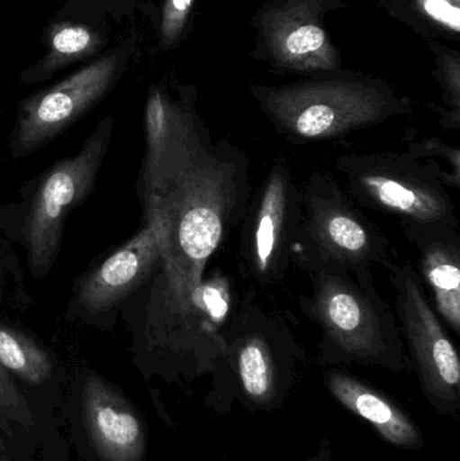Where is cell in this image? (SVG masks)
Returning a JSON list of instances; mask_svg holds the SVG:
<instances>
[{
    "mask_svg": "<svg viewBox=\"0 0 460 461\" xmlns=\"http://www.w3.org/2000/svg\"><path fill=\"white\" fill-rule=\"evenodd\" d=\"M302 461H337V459H335L329 441L323 440L320 446L318 447V449H316L311 456L305 457V459Z\"/></svg>",
    "mask_w": 460,
    "mask_h": 461,
    "instance_id": "24",
    "label": "cell"
},
{
    "mask_svg": "<svg viewBox=\"0 0 460 461\" xmlns=\"http://www.w3.org/2000/svg\"><path fill=\"white\" fill-rule=\"evenodd\" d=\"M137 5L138 0H64L57 15L108 23L134 15Z\"/></svg>",
    "mask_w": 460,
    "mask_h": 461,
    "instance_id": "18",
    "label": "cell"
},
{
    "mask_svg": "<svg viewBox=\"0 0 460 461\" xmlns=\"http://www.w3.org/2000/svg\"><path fill=\"white\" fill-rule=\"evenodd\" d=\"M312 285L300 297V311L320 330L316 363L412 370L396 314L381 297L373 273L356 274L332 263L302 262Z\"/></svg>",
    "mask_w": 460,
    "mask_h": 461,
    "instance_id": "3",
    "label": "cell"
},
{
    "mask_svg": "<svg viewBox=\"0 0 460 461\" xmlns=\"http://www.w3.org/2000/svg\"><path fill=\"white\" fill-rule=\"evenodd\" d=\"M0 366L29 384H42L53 374L48 352L29 336L0 322Z\"/></svg>",
    "mask_w": 460,
    "mask_h": 461,
    "instance_id": "17",
    "label": "cell"
},
{
    "mask_svg": "<svg viewBox=\"0 0 460 461\" xmlns=\"http://www.w3.org/2000/svg\"><path fill=\"white\" fill-rule=\"evenodd\" d=\"M323 384L337 402L372 425L389 446L404 451L423 449V430L391 395L340 367L324 368Z\"/></svg>",
    "mask_w": 460,
    "mask_h": 461,
    "instance_id": "15",
    "label": "cell"
},
{
    "mask_svg": "<svg viewBox=\"0 0 460 461\" xmlns=\"http://www.w3.org/2000/svg\"><path fill=\"white\" fill-rule=\"evenodd\" d=\"M408 154L419 159L431 158L437 161V158L445 159L454 175L460 178V150L458 146L448 145L437 138H431V140H419V142H412L408 145Z\"/></svg>",
    "mask_w": 460,
    "mask_h": 461,
    "instance_id": "22",
    "label": "cell"
},
{
    "mask_svg": "<svg viewBox=\"0 0 460 461\" xmlns=\"http://www.w3.org/2000/svg\"><path fill=\"white\" fill-rule=\"evenodd\" d=\"M302 215V188L288 162L278 159L240 223L238 265L248 287L258 292L284 284L293 266Z\"/></svg>",
    "mask_w": 460,
    "mask_h": 461,
    "instance_id": "10",
    "label": "cell"
},
{
    "mask_svg": "<svg viewBox=\"0 0 460 461\" xmlns=\"http://www.w3.org/2000/svg\"><path fill=\"white\" fill-rule=\"evenodd\" d=\"M439 81L443 88V99L447 113L443 115L442 124L447 130L460 129V59L455 54H442L437 59Z\"/></svg>",
    "mask_w": 460,
    "mask_h": 461,
    "instance_id": "19",
    "label": "cell"
},
{
    "mask_svg": "<svg viewBox=\"0 0 460 461\" xmlns=\"http://www.w3.org/2000/svg\"><path fill=\"white\" fill-rule=\"evenodd\" d=\"M0 461H8V460L5 459V457L0 456Z\"/></svg>",
    "mask_w": 460,
    "mask_h": 461,
    "instance_id": "26",
    "label": "cell"
},
{
    "mask_svg": "<svg viewBox=\"0 0 460 461\" xmlns=\"http://www.w3.org/2000/svg\"><path fill=\"white\" fill-rule=\"evenodd\" d=\"M113 132V115L100 119L83 148L54 164L38 184L22 229L35 279L50 273L59 257L67 218L91 194Z\"/></svg>",
    "mask_w": 460,
    "mask_h": 461,
    "instance_id": "9",
    "label": "cell"
},
{
    "mask_svg": "<svg viewBox=\"0 0 460 461\" xmlns=\"http://www.w3.org/2000/svg\"><path fill=\"white\" fill-rule=\"evenodd\" d=\"M257 294L248 286L224 328L223 352L204 400L215 413H229L234 402L250 413L281 411L307 371V352L293 330Z\"/></svg>",
    "mask_w": 460,
    "mask_h": 461,
    "instance_id": "2",
    "label": "cell"
},
{
    "mask_svg": "<svg viewBox=\"0 0 460 461\" xmlns=\"http://www.w3.org/2000/svg\"><path fill=\"white\" fill-rule=\"evenodd\" d=\"M145 158L140 194L164 227L161 262L149 313L151 348L172 376L211 375L223 352V330L239 295L231 278L207 267L250 204L248 158L211 137L188 96L153 86L145 107Z\"/></svg>",
    "mask_w": 460,
    "mask_h": 461,
    "instance_id": "1",
    "label": "cell"
},
{
    "mask_svg": "<svg viewBox=\"0 0 460 461\" xmlns=\"http://www.w3.org/2000/svg\"><path fill=\"white\" fill-rule=\"evenodd\" d=\"M334 169L361 207L400 223L459 224L446 188L459 189L460 180L435 159L415 158L407 151L353 153L338 157Z\"/></svg>",
    "mask_w": 460,
    "mask_h": 461,
    "instance_id": "5",
    "label": "cell"
},
{
    "mask_svg": "<svg viewBox=\"0 0 460 461\" xmlns=\"http://www.w3.org/2000/svg\"><path fill=\"white\" fill-rule=\"evenodd\" d=\"M318 0L273 3L259 21L270 61L291 72H329L339 54L327 35Z\"/></svg>",
    "mask_w": 460,
    "mask_h": 461,
    "instance_id": "12",
    "label": "cell"
},
{
    "mask_svg": "<svg viewBox=\"0 0 460 461\" xmlns=\"http://www.w3.org/2000/svg\"><path fill=\"white\" fill-rule=\"evenodd\" d=\"M302 215L292 265L332 263L373 273L392 257L391 241L331 173L313 170L302 186Z\"/></svg>",
    "mask_w": 460,
    "mask_h": 461,
    "instance_id": "6",
    "label": "cell"
},
{
    "mask_svg": "<svg viewBox=\"0 0 460 461\" xmlns=\"http://www.w3.org/2000/svg\"><path fill=\"white\" fill-rule=\"evenodd\" d=\"M143 229L78 279L75 301L84 316L107 313L158 271L164 238L161 216L153 205H143Z\"/></svg>",
    "mask_w": 460,
    "mask_h": 461,
    "instance_id": "11",
    "label": "cell"
},
{
    "mask_svg": "<svg viewBox=\"0 0 460 461\" xmlns=\"http://www.w3.org/2000/svg\"><path fill=\"white\" fill-rule=\"evenodd\" d=\"M419 255V276L428 286L432 305L460 336V227L454 224L400 223Z\"/></svg>",
    "mask_w": 460,
    "mask_h": 461,
    "instance_id": "14",
    "label": "cell"
},
{
    "mask_svg": "<svg viewBox=\"0 0 460 461\" xmlns=\"http://www.w3.org/2000/svg\"><path fill=\"white\" fill-rule=\"evenodd\" d=\"M254 96L270 123L292 142L338 140L410 113V100L386 84L364 78L257 86Z\"/></svg>",
    "mask_w": 460,
    "mask_h": 461,
    "instance_id": "4",
    "label": "cell"
},
{
    "mask_svg": "<svg viewBox=\"0 0 460 461\" xmlns=\"http://www.w3.org/2000/svg\"><path fill=\"white\" fill-rule=\"evenodd\" d=\"M420 13L448 32H460V0H415Z\"/></svg>",
    "mask_w": 460,
    "mask_h": 461,
    "instance_id": "23",
    "label": "cell"
},
{
    "mask_svg": "<svg viewBox=\"0 0 460 461\" xmlns=\"http://www.w3.org/2000/svg\"><path fill=\"white\" fill-rule=\"evenodd\" d=\"M196 0H164L159 15V48L172 50L183 40Z\"/></svg>",
    "mask_w": 460,
    "mask_h": 461,
    "instance_id": "20",
    "label": "cell"
},
{
    "mask_svg": "<svg viewBox=\"0 0 460 461\" xmlns=\"http://www.w3.org/2000/svg\"><path fill=\"white\" fill-rule=\"evenodd\" d=\"M137 45V37L127 35L72 75L22 99L11 132L14 158L45 148L94 110L124 77Z\"/></svg>",
    "mask_w": 460,
    "mask_h": 461,
    "instance_id": "7",
    "label": "cell"
},
{
    "mask_svg": "<svg viewBox=\"0 0 460 461\" xmlns=\"http://www.w3.org/2000/svg\"><path fill=\"white\" fill-rule=\"evenodd\" d=\"M383 267L394 290V309L410 366L424 397L437 414L460 411V359L453 339L424 290L418 268L389 258Z\"/></svg>",
    "mask_w": 460,
    "mask_h": 461,
    "instance_id": "8",
    "label": "cell"
},
{
    "mask_svg": "<svg viewBox=\"0 0 460 461\" xmlns=\"http://www.w3.org/2000/svg\"><path fill=\"white\" fill-rule=\"evenodd\" d=\"M5 448H7V447H5V443L3 441V438H0V452L5 451Z\"/></svg>",
    "mask_w": 460,
    "mask_h": 461,
    "instance_id": "25",
    "label": "cell"
},
{
    "mask_svg": "<svg viewBox=\"0 0 460 461\" xmlns=\"http://www.w3.org/2000/svg\"><path fill=\"white\" fill-rule=\"evenodd\" d=\"M0 420L24 428L34 427V414L26 397L16 387L7 370L0 366Z\"/></svg>",
    "mask_w": 460,
    "mask_h": 461,
    "instance_id": "21",
    "label": "cell"
},
{
    "mask_svg": "<svg viewBox=\"0 0 460 461\" xmlns=\"http://www.w3.org/2000/svg\"><path fill=\"white\" fill-rule=\"evenodd\" d=\"M83 416L89 440L103 461H142L146 430L131 403L100 376H86Z\"/></svg>",
    "mask_w": 460,
    "mask_h": 461,
    "instance_id": "13",
    "label": "cell"
},
{
    "mask_svg": "<svg viewBox=\"0 0 460 461\" xmlns=\"http://www.w3.org/2000/svg\"><path fill=\"white\" fill-rule=\"evenodd\" d=\"M110 26L105 22L84 21L56 15L42 32L45 53L19 76L22 86H32L50 80L54 75L89 62L107 50Z\"/></svg>",
    "mask_w": 460,
    "mask_h": 461,
    "instance_id": "16",
    "label": "cell"
}]
</instances>
